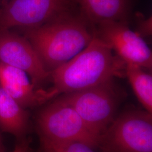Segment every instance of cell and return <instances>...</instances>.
<instances>
[{
  "label": "cell",
  "instance_id": "cell-1",
  "mask_svg": "<svg viewBox=\"0 0 152 152\" xmlns=\"http://www.w3.org/2000/svg\"><path fill=\"white\" fill-rule=\"evenodd\" d=\"M126 63L102 40L91 42L71 60L50 72L53 86L49 99L65 93L86 89L104 82L126 77Z\"/></svg>",
  "mask_w": 152,
  "mask_h": 152
},
{
  "label": "cell",
  "instance_id": "cell-2",
  "mask_svg": "<svg viewBox=\"0 0 152 152\" xmlns=\"http://www.w3.org/2000/svg\"><path fill=\"white\" fill-rule=\"evenodd\" d=\"M26 34L50 72L85 49L94 37V29L78 8L39 27L27 29Z\"/></svg>",
  "mask_w": 152,
  "mask_h": 152
},
{
  "label": "cell",
  "instance_id": "cell-3",
  "mask_svg": "<svg viewBox=\"0 0 152 152\" xmlns=\"http://www.w3.org/2000/svg\"><path fill=\"white\" fill-rule=\"evenodd\" d=\"M126 96L124 89L112 79L86 89L61 94L57 99L74 109L100 137L117 115Z\"/></svg>",
  "mask_w": 152,
  "mask_h": 152
},
{
  "label": "cell",
  "instance_id": "cell-4",
  "mask_svg": "<svg viewBox=\"0 0 152 152\" xmlns=\"http://www.w3.org/2000/svg\"><path fill=\"white\" fill-rule=\"evenodd\" d=\"M100 152H152V114L129 109L117 114L99 137Z\"/></svg>",
  "mask_w": 152,
  "mask_h": 152
},
{
  "label": "cell",
  "instance_id": "cell-5",
  "mask_svg": "<svg viewBox=\"0 0 152 152\" xmlns=\"http://www.w3.org/2000/svg\"><path fill=\"white\" fill-rule=\"evenodd\" d=\"M41 138L53 141H77L97 149L96 135L76 110L56 99L41 110L37 117Z\"/></svg>",
  "mask_w": 152,
  "mask_h": 152
},
{
  "label": "cell",
  "instance_id": "cell-6",
  "mask_svg": "<svg viewBox=\"0 0 152 152\" xmlns=\"http://www.w3.org/2000/svg\"><path fill=\"white\" fill-rule=\"evenodd\" d=\"M78 9L73 0H10L0 10V29L39 27Z\"/></svg>",
  "mask_w": 152,
  "mask_h": 152
},
{
  "label": "cell",
  "instance_id": "cell-7",
  "mask_svg": "<svg viewBox=\"0 0 152 152\" xmlns=\"http://www.w3.org/2000/svg\"><path fill=\"white\" fill-rule=\"evenodd\" d=\"M129 23L108 21L94 26V35L107 44L126 64L152 70V53L142 37Z\"/></svg>",
  "mask_w": 152,
  "mask_h": 152
},
{
  "label": "cell",
  "instance_id": "cell-8",
  "mask_svg": "<svg viewBox=\"0 0 152 152\" xmlns=\"http://www.w3.org/2000/svg\"><path fill=\"white\" fill-rule=\"evenodd\" d=\"M0 61L24 71L36 88L49 79L50 72L27 38L7 30L0 32Z\"/></svg>",
  "mask_w": 152,
  "mask_h": 152
},
{
  "label": "cell",
  "instance_id": "cell-9",
  "mask_svg": "<svg viewBox=\"0 0 152 152\" xmlns=\"http://www.w3.org/2000/svg\"><path fill=\"white\" fill-rule=\"evenodd\" d=\"M0 87L23 108H32L49 100L46 90L37 89L27 74L0 62Z\"/></svg>",
  "mask_w": 152,
  "mask_h": 152
},
{
  "label": "cell",
  "instance_id": "cell-10",
  "mask_svg": "<svg viewBox=\"0 0 152 152\" xmlns=\"http://www.w3.org/2000/svg\"><path fill=\"white\" fill-rule=\"evenodd\" d=\"M73 1L93 26L108 21L129 23L132 17V0Z\"/></svg>",
  "mask_w": 152,
  "mask_h": 152
},
{
  "label": "cell",
  "instance_id": "cell-11",
  "mask_svg": "<svg viewBox=\"0 0 152 152\" xmlns=\"http://www.w3.org/2000/svg\"><path fill=\"white\" fill-rule=\"evenodd\" d=\"M29 115L0 87V128L18 138L25 136L29 128Z\"/></svg>",
  "mask_w": 152,
  "mask_h": 152
},
{
  "label": "cell",
  "instance_id": "cell-12",
  "mask_svg": "<svg viewBox=\"0 0 152 152\" xmlns=\"http://www.w3.org/2000/svg\"><path fill=\"white\" fill-rule=\"evenodd\" d=\"M138 65L126 64V77L144 110L152 114V76Z\"/></svg>",
  "mask_w": 152,
  "mask_h": 152
},
{
  "label": "cell",
  "instance_id": "cell-13",
  "mask_svg": "<svg viewBox=\"0 0 152 152\" xmlns=\"http://www.w3.org/2000/svg\"><path fill=\"white\" fill-rule=\"evenodd\" d=\"M43 152H96L86 144L77 141H53L41 138Z\"/></svg>",
  "mask_w": 152,
  "mask_h": 152
},
{
  "label": "cell",
  "instance_id": "cell-14",
  "mask_svg": "<svg viewBox=\"0 0 152 152\" xmlns=\"http://www.w3.org/2000/svg\"><path fill=\"white\" fill-rule=\"evenodd\" d=\"M135 20L137 33L141 37H149L152 35V16L145 18L140 12L135 14Z\"/></svg>",
  "mask_w": 152,
  "mask_h": 152
},
{
  "label": "cell",
  "instance_id": "cell-15",
  "mask_svg": "<svg viewBox=\"0 0 152 152\" xmlns=\"http://www.w3.org/2000/svg\"><path fill=\"white\" fill-rule=\"evenodd\" d=\"M12 152H30L28 147L27 144L25 142H22L16 145Z\"/></svg>",
  "mask_w": 152,
  "mask_h": 152
},
{
  "label": "cell",
  "instance_id": "cell-16",
  "mask_svg": "<svg viewBox=\"0 0 152 152\" xmlns=\"http://www.w3.org/2000/svg\"><path fill=\"white\" fill-rule=\"evenodd\" d=\"M0 152H3V147H2V144L1 137H0Z\"/></svg>",
  "mask_w": 152,
  "mask_h": 152
},
{
  "label": "cell",
  "instance_id": "cell-17",
  "mask_svg": "<svg viewBox=\"0 0 152 152\" xmlns=\"http://www.w3.org/2000/svg\"><path fill=\"white\" fill-rule=\"evenodd\" d=\"M6 1H7V0H4V1H5V2Z\"/></svg>",
  "mask_w": 152,
  "mask_h": 152
}]
</instances>
